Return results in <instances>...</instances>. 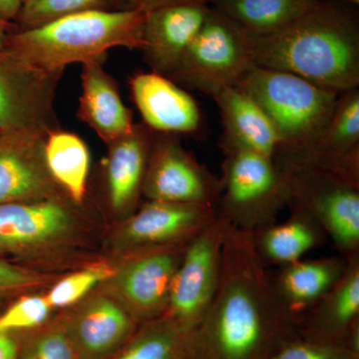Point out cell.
I'll return each mask as SVG.
<instances>
[{
	"mask_svg": "<svg viewBox=\"0 0 359 359\" xmlns=\"http://www.w3.org/2000/svg\"><path fill=\"white\" fill-rule=\"evenodd\" d=\"M299 337L276 297L252 233L230 226L218 289L193 332L195 359H268Z\"/></svg>",
	"mask_w": 359,
	"mask_h": 359,
	"instance_id": "obj_1",
	"label": "cell"
},
{
	"mask_svg": "<svg viewBox=\"0 0 359 359\" xmlns=\"http://www.w3.org/2000/svg\"><path fill=\"white\" fill-rule=\"evenodd\" d=\"M252 39L256 66L292 73L339 94L359 87V20L354 6L321 0L280 32Z\"/></svg>",
	"mask_w": 359,
	"mask_h": 359,
	"instance_id": "obj_2",
	"label": "cell"
},
{
	"mask_svg": "<svg viewBox=\"0 0 359 359\" xmlns=\"http://www.w3.org/2000/svg\"><path fill=\"white\" fill-rule=\"evenodd\" d=\"M146 13L88 11L29 29L7 33L1 47L45 72L62 74L66 66L105 59L114 47L143 48Z\"/></svg>",
	"mask_w": 359,
	"mask_h": 359,
	"instance_id": "obj_3",
	"label": "cell"
},
{
	"mask_svg": "<svg viewBox=\"0 0 359 359\" xmlns=\"http://www.w3.org/2000/svg\"><path fill=\"white\" fill-rule=\"evenodd\" d=\"M236 86L269 118L280 140L275 160H304L334 112L339 94L304 78L255 65Z\"/></svg>",
	"mask_w": 359,
	"mask_h": 359,
	"instance_id": "obj_4",
	"label": "cell"
},
{
	"mask_svg": "<svg viewBox=\"0 0 359 359\" xmlns=\"http://www.w3.org/2000/svg\"><path fill=\"white\" fill-rule=\"evenodd\" d=\"M221 193L217 214L230 226L254 233L276 223L287 207L285 177L278 163L224 140Z\"/></svg>",
	"mask_w": 359,
	"mask_h": 359,
	"instance_id": "obj_5",
	"label": "cell"
},
{
	"mask_svg": "<svg viewBox=\"0 0 359 359\" xmlns=\"http://www.w3.org/2000/svg\"><path fill=\"white\" fill-rule=\"evenodd\" d=\"M282 170L287 207L313 219L347 261L359 257V187L308 160H275Z\"/></svg>",
	"mask_w": 359,
	"mask_h": 359,
	"instance_id": "obj_6",
	"label": "cell"
},
{
	"mask_svg": "<svg viewBox=\"0 0 359 359\" xmlns=\"http://www.w3.org/2000/svg\"><path fill=\"white\" fill-rule=\"evenodd\" d=\"M254 66L252 35L212 6L169 78L212 97L226 87L236 86Z\"/></svg>",
	"mask_w": 359,
	"mask_h": 359,
	"instance_id": "obj_7",
	"label": "cell"
},
{
	"mask_svg": "<svg viewBox=\"0 0 359 359\" xmlns=\"http://www.w3.org/2000/svg\"><path fill=\"white\" fill-rule=\"evenodd\" d=\"M230 226L218 216L187 244L163 316L187 334L199 327L218 289Z\"/></svg>",
	"mask_w": 359,
	"mask_h": 359,
	"instance_id": "obj_8",
	"label": "cell"
},
{
	"mask_svg": "<svg viewBox=\"0 0 359 359\" xmlns=\"http://www.w3.org/2000/svg\"><path fill=\"white\" fill-rule=\"evenodd\" d=\"M221 181L184 148L178 135L156 133L144 178L151 201L216 208Z\"/></svg>",
	"mask_w": 359,
	"mask_h": 359,
	"instance_id": "obj_9",
	"label": "cell"
},
{
	"mask_svg": "<svg viewBox=\"0 0 359 359\" xmlns=\"http://www.w3.org/2000/svg\"><path fill=\"white\" fill-rule=\"evenodd\" d=\"M61 74L33 67L0 47V132L59 128L54 99Z\"/></svg>",
	"mask_w": 359,
	"mask_h": 359,
	"instance_id": "obj_10",
	"label": "cell"
},
{
	"mask_svg": "<svg viewBox=\"0 0 359 359\" xmlns=\"http://www.w3.org/2000/svg\"><path fill=\"white\" fill-rule=\"evenodd\" d=\"M188 243L129 252L126 261L111 276L116 299L139 323L164 316L174 276Z\"/></svg>",
	"mask_w": 359,
	"mask_h": 359,
	"instance_id": "obj_11",
	"label": "cell"
},
{
	"mask_svg": "<svg viewBox=\"0 0 359 359\" xmlns=\"http://www.w3.org/2000/svg\"><path fill=\"white\" fill-rule=\"evenodd\" d=\"M218 218L212 205L151 201L125 219L118 233L120 249L136 250L184 244Z\"/></svg>",
	"mask_w": 359,
	"mask_h": 359,
	"instance_id": "obj_12",
	"label": "cell"
},
{
	"mask_svg": "<svg viewBox=\"0 0 359 359\" xmlns=\"http://www.w3.org/2000/svg\"><path fill=\"white\" fill-rule=\"evenodd\" d=\"M46 136L32 130L0 132V204L62 195L45 163Z\"/></svg>",
	"mask_w": 359,
	"mask_h": 359,
	"instance_id": "obj_13",
	"label": "cell"
},
{
	"mask_svg": "<svg viewBox=\"0 0 359 359\" xmlns=\"http://www.w3.org/2000/svg\"><path fill=\"white\" fill-rule=\"evenodd\" d=\"M74 223L62 195L0 204V256L47 247L66 237Z\"/></svg>",
	"mask_w": 359,
	"mask_h": 359,
	"instance_id": "obj_14",
	"label": "cell"
},
{
	"mask_svg": "<svg viewBox=\"0 0 359 359\" xmlns=\"http://www.w3.org/2000/svg\"><path fill=\"white\" fill-rule=\"evenodd\" d=\"M80 359H108L133 337L141 323L116 299L94 297L59 321Z\"/></svg>",
	"mask_w": 359,
	"mask_h": 359,
	"instance_id": "obj_15",
	"label": "cell"
},
{
	"mask_svg": "<svg viewBox=\"0 0 359 359\" xmlns=\"http://www.w3.org/2000/svg\"><path fill=\"white\" fill-rule=\"evenodd\" d=\"M302 339L359 351V257L323 299L297 321Z\"/></svg>",
	"mask_w": 359,
	"mask_h": 359,
	"instance_id": "obj_16",
	"label": "cell"
},
{
	"mask_svg": "<svg viewBox=\"0 0 359 359\" xmlns=\"http://www.w3.org/2000/svg\"><path fill=\"white\" fill-rule=\"evenodd\" d=\"M212 8L203 2H186L146 13L142 50L152 71L171 76Z\"/></svg>",
	"mask_w": 359,
	"mask_h": 359,
	"instance_id": "obj_17",
	"label": "cell"
},
{
	"mask_svg": "<svg viewBox=\"0 0 359 359\" xmlns=\"http://www.w3.org/2000/svg\"><path fill=\"white\" fill-rule=\"evenodd\" d=\"M130 89L143 124L156 133L190 134L199 130L202 116L197 101L178 83L160 73H137Z\"/></svg>",
	"mask_w": 359,
	"mask_h": 359,
	"instance_id": "obj_18",
	"label": "cell"
},
{
	"mask_svg": "<svg viewBox=\"0 0 359 359\" xmlns=\"http://www.w3.org/2000/svg\"><path fill=\"white\" fill-rule=\"evenodd\" d=\"M156 132L145 124L108 146L105 162L106 190L111 208L120 216H131L143 190L149 155Z\"/></svg>",
	"mask_w": 359,
	"mask_h": 359,
	"instance_id": "obj_19",
	"label": "cell"
},
{
	"mask_svg": "<svg viewBox=\"0 0 359 359\" xmlns=\"http://www.w3.org/2000/svg\"><path fill=\"white\" fill-rule=\"evenodd\" d=\"M105 59L82 65L81 95L78 117L106 144L133 130V113L123 103L114 78L104 68Z\"/></svg>",
	"mask_w": 359,
	"mask_h": 359,
	"instance_id": "obj_20",
	"label": "cell"
},
{
	"mask_svg": "<svg viewBox=\"0 0 359 359\" xmlns=\"http://www.w3.org/2000/svg\"><path fill=\"white\" fill-rule=\"evenodd\" d=\"M359 187V89L340 93L306 159Z\"/></svg>",
	"mask_w": 359,
	"mask_h": 359,
	"instance_id": "obj_21",
	"label": "cell"
},
{
	"mask_svg": "<svg viewBox=\"0 0 359 359\" xmlns=\"http://www.w3.org/2000/svg\"><path fill=\"white\" fill-rule=\"evenodd\" d=\"M344 257L304 259L280 266L271 278L273 290L283 309L297 321L323 299L346 273Z\"/></svg>",
	"mask_w": 359,
	"mask_h": 359,
	"instance_id": "obj_22",
	"label": "cell"
},
{
	"mask_svg": "<svg viewBox=\"0 0 359 359\" xmlns=\"http://www.w3.org/2000/svg\"><path fill=\"white\" fill-rule=\"evenodd\" d=\"M218 106L224 134L221 140L276 159L280 140L264 111L237 86L226 87L212 96Z\"/></svg>",
	"mask_w": 359,
	"mask_h": 359,
	"instance_id": "obj_23",
	"label": "cell"
},
{
	"mask_svg": "<svg viewBox=\"0 0 359 359\" xmlns=\"http://www.w3.org/2000/svg\"><path fill=\"white\" fill-rule=\"evenodd\" d=\"M257 254L264 266H287L304 259L327 237L320 224L308 215L290 211L289 219L252 233Z\"/></svg>",
	"mask_w": 359,
	"mask_h": 359,
	"instance_id": "obj_24",
	"label": "cell"
},
{
	"mask_svg": "<svg viewBox=\"0 0 359 359\" xmlns=\"http://www.w3.org/2000/svg\"><path fill=\"white\" fill-rule=\"evenodd\" d=\"M44 158L52 179L66 197L80 204L86 195L90 153L76 134L58 128L45 139Z\"/></svg>",
	"mask_w": 359,
	"mask_h": 359,
	"instance_id": "obj_25",
	"label": "cell"
},
{
	"mask_svg": "<svg viewBox=\"0 0 359 359\" xmlns=\"http://www.w3.org/2000/svg\"><path fill=\"white\" fill-rule=\"evenodd\" d=\"M321 0H216L212 6L252 36H266L299 20Z\"/></svg>",
	"mask_w": 359,
	"mask_h": 359,
	"instance_id": "obj_26",
	"label": "cell"
},
{
	"mask_svg": "<svg viewBox=\"0 0 359 359\" xmlns=\"http://www.w3.org/2000/svg\"><path fill=\"white\" fill-rule=\"evenodd\" d=\"M108 359H195L192 334L161 316L141 323L129 341Z\"/></svg>",
	"mask_w": 359,
	"mask_h": 359,
	"instance_id": "obj_27",
	"label": "cell"
},
{
	"mask_svg": "<svg viewBox=\"0 0 359 359\" xmlns=\"http://www.w3.org/2000/svg\"><path fill=\"white\" fill-rule=\"evenodd\" d=\"M116 0H32L26 2L18 20V29H29L45 23L88 11H111Z\"/></svg>",
	"mask_w": 359,
	"mask_h": 359,
	"instance_id": "obj_28",
	"label": "cell"
},
{
	"mask_svg": "<svg viewBox=\"0 0 359 359\" xmlns=\"http://www.w3.org/2000/svg\"><path fill=\"white\" fill-rule=\"evenodd\" d=\"M18 359H80L61 323L42 325L20 339Z\"/></svg>",
	"mask_w": 359,
	"mask_h": 359,
	"instance_id": "obj_29",
	"label": "cell"
},
{
	"mask_svg": "<svg viewBox=\"0 0 359 359\" xmlns=\"http://www.w3.org/2000/svg\"><path fill=\"white\" fill-rule=\"evenodd\" d=\"M114 269L107 264H99L66 276L56 283L46 299L52 309L67 308L88 294L97 285L111 278Z\"/></svg>",
	"mask_w": 359,
	"mask_h": 359,
	"instance_id": "obj_30",
	"label": "cell"
},
{
	"mask_svg": "<svg viewBox=\"0 0 359 359\" xmlns=\"http://www.w3.org/2000/svg\"><path fill=\"white\" fill-rule=\"evenodd\" d=\"M51 306L45 297H25L0 313V332H27L45 325Z\"/></svg>",
	"mask_w": 359,
	"mask_h": 359,
	"instance_id": "obj_31",
	"label": "cell"
},
{
	"mask_svg": "<svg viewBox=\"0 0 359 359\" xmlns=\"http://www.w3.org/2000/svg\"><path fill=\"white\" fill-rule=\"evenodd\" d=\"M268 359H359V351L297 337L285 342Z\"/></svg>",
	"mask_w": 359,
	"mask_h": 359,
	"instance_id": "obj_32",
	"label": "cell"
},
{
	"mask_svg": "<svg viewBox=\"0 0 359 359\" xmlns=\"http://www.w3.org/2000/svg\"><path fill=\"white\" fill-rule=\"evenodd\" d=\"M41 283V278L32 271L0 259V294L33 287Z\"/></svg>",
	"mask_w": 359,
	"mask_h": 359,
	"instance_id": "obj_33",
	"label": "cell"
},
{
	"mask_svg": "<svg viewBox=\"0 0 359 359\" xmlns=\"http://www.w3.org/2000/svg\"><path fill=\"white\" fill-rule=\"evenodd\" d=\"M186 2H203L212 6L216 0H116V6L118 11H140L147 13L160 7Z\"/></svg>",
	"mask_w": 359,
	"mask_h": 359,
	"instance_id": "obj_34",
	"label": "cell"
},
{
	"mask_svg": "<svg viewBox=\"0 0 359 359\" xmlns=\"http://www.w3.org/2000/svg\"><path fill=\"white\" fill-rule=\"evenodd\" d=\"M20 339L16 334L0 332V359H18Z\"/></svg>",
	"mask_w": 359,
	"mask_h": 359,
	"instance_id": "obj_35",
	"label": "cell"
},
{
	"mask_svg": "<svg viewBox=\"0 0 359 359\" xmlns=\"http://www.w3.org/2000/svg\"><path fill=\"white\" fill-rule=\"evenodd\" d=\"M25 0H0V20L13 22L18 20Z\"/></svg>",
	"mask_w": 359,
	"mask_h": 359,
	"instance_id": "obj_36",
	"label": "cell"
},
{
	"mask_svg": "<svg viewBox=\"0 0 359 359\" xmlns=\"http://www.w3.org/2000/svg\"><path fill=\"white\" fill-rule=\"evenodd\" d=\"M18 29V26L13 22H7V21L0 20V47H1L2 40L7 33Z\"/></svg>",
	"mask_w": 359,
	"mask_h": 359,
	"instance_id": "obj_37",
	"label": "cell"
},
{
	"mask_svg": "<svg viewBox=\"0 0 359 359\" xmlns=\"http://www.w3.org/2000/svg\"><path fill=\"white\" fill-rule=\"evenodd\" d=\"M330 1H337L340 2V4H347V6H359V0H330Z\"/></svg>",
	"mask_w": 359,
	"mask_h": 359,
	"instance_id": "obj_38",
	"label": "cell"
},
{
	"mask_svg": "<svg viewBox=\"0 0 359 359\" xmlns=\"http://www.w3.org/2000/svg\"><path fill=\"white\" fill-rule=\"evenodd\" d=\"M29 1H32V0H25V4H26V2H29ZM23 6H25V4H23Z\"/></svg>",
	"mask_w": 359,
	"mask_h": 359,
	"instance_id": "obj_39",
	"label": "cell"
}]
</instances>
